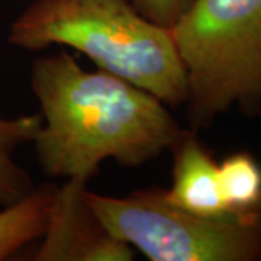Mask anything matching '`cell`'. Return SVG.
I'll use <instances>...</instances> for the list:
<instances>
[{"mask_svg": "<svg viewBox=\"0 0 261 261\" xmlns=\"http://www.w3.org/2000/svg\"><path fill=\"white\" fill-rule=\"evenodd\" d=\"M31 87L42 116L32 144L49 177L87 183L106 160L140 167L186 132L159 97L99 68L84 70L65 49L32 63Z\"/></svg>", "mask_w": 261, "mask_h": 261, "instance_id": "cell-1", "label": "cell"}, {"mask_svg": "<svg viewBox=\"0 0 261 261\" xmlns=\"http://www.w3.org/2000/svg\"><path fill=\"white\" fill-rule=\"evenodd\" d=\"M8 41L27 51L71 48L168 108L186 103V68L171 28L145 18L132 0H34L10 23Z\"/></svg>", "mask_w": 261, "mask_h": 261, "instance_id": "cell-2", "label": "cell"}, {"mask_svg": "<svg viewBox=\"0 0 261 261\" xmlns=\"http://www.w3.org/2000/svg\"><path fill=\"white\" fill-rule=\"evenodd\" d=\"M171 32L193 128L261 102V0H193Z\"/></svg>", "mask_w": 261, "mask_h": 261, "instance_id": "cell-3", "label": "cell"}, {"mask_svg": "<svg viewBox=\"0 0 261 261\" xmlns=\"http://www.w3.org/2000/svg\"><path fill=\"white\" fill-rule=\"evenodd\" d=\"M84 199L112 235L151 261H254L261 258V207L205 216L170 203L164 189L126 196L86 189Z\"/></svg>", "mask_w": 261, "mask_h": 261, "instance_id": "cell-4", "label": "cell"}, {"mask_svg": "<svg viewBox=\"0 0 261 261\" xmlns=\"http://www.w3.org/2000/svg\"><path fill=\"white\" fill-rule=\"evenodd\" d=\"M87 183L75 178L57 186L37 261H132L134 248L103 225L84 199Z\"/></svg>", "mask_w": 261, "mask_h": 261, "instance_id": "cell-5", "label": "cell"}, {"mask_svg": "<svg viewBox=\"0 0 261 261\" xmlns=\"http://www.w3.org/2000/svg\"><path fill=\"white\" fill-rule=\"evenodd\" d=\"M171 151L173 181L170 189H164L168 202L205 216L229 214L219 189L218 163L195 132L186 130Z\"/></svg>", "mask_w": 261, "mask_h": 261, "instance_id": "cell-6", "label": "cell"}, {"mask_svg": "<svg viewBox=\"0 0 261 261\" xmlns=\"http://www.w3.org/2000/svg\"><path fill=\"white\" fill-rule=\"evenodd\" d=\"M54 185L35 186L16 203L0 209V261L41 240L56 192Z\"/></svg>", "mask_w": 261, "mask_h": 261, "instance_id": "cell-7", "label": "cell"}, {"mask_svg": "<svg viewBox=\"0 0 261 261\" xmlns=\"http://www.w3.org/2000/svg\"><path fill=\"white\" fill-rule=\"evenodd\" d=\"M41 125V113L16 118L0 113V209L16 203L35 187L29 173L15 155L22 145L34 141Z\"/></svg>", "mask_w": 261, "mask_h": 261, "instance_id": "cell-8", "label": "cell"}, {"mask_svg": "<svg viewBox=\"0 0 261 261\" xmlns=\"http://www.w3.org/2000/svg\"><path fill=\"white\" fill-rule=\"evenodd\" d=\"M219 189L229 212L261 207V167L248 152H235L218 164Z\"/></svg>", "mask_w": 261, "mask_h": 261, "instance_id": "cell-9", "label": "cell"}, {"mask_svg": "<svg viewBox=\"0 0 261 261\" xmlns=\"http://www.w3.org/2000/svg\"><path fill=\"white\" fill-rule=\"evenodd\" d=\"M193 0H132L134 6L149 20L171 28L185 15Z\"/></svg>", "mask_w": 261, "mask_h": 261, "instance_id": "cell-10", "label": "cell"}]
</instances>
